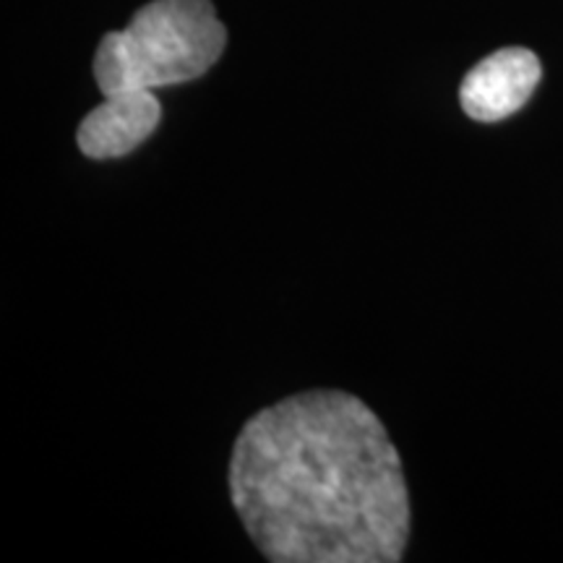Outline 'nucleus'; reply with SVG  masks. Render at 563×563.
Returning a JSON list of instances; mask_svg holds the SVG:
<instances>
[{
    "mask_svg": "<svg viewBox=\"0 0 563 563\" xmlns=\"http://www.w3.org/2000/svg\"><path fill=\"white\" fill-rule=\"evenodd\" d=\"M540 76L543 68L538 55L527 47L496 51L464 76L460 89L462 110L481 123L504 121L525 108L538 89Z\"/></svg>",
    "mask_w": 563,
    "mask_h": 563,
    "instance_id": "3",
    "label": "nucleus"
},
{
    "mask_svg": "<svg viewBox=\"0 0 563 563\" xmlns=\"http://www.w3.org/2000/svg\"><path fill=\"white\" fill-rule=\"evenodd\" d=\"M230 501L272 563H397L410 496L386 426L355 394L311 389L238 433Z\"/></svg>",
    "mask_w": 563,
    "mask_h": 563,
    "instance_id": "1",
    "label": "nucleus"
},
{
    "mask_svg": "<svg viewBox=\"0 0 563 563\" xmlns=\"http://www.w3.org/2000/svg\"><path fill=\"white\" fill-rule=\"evenodd\" d=\"M228 30L211 0H152L121 32H108L95 55L104 97L199 79L222 58Z\"/></svg>",
    "mask_w": 563,
    "mask_h": 563,
    "instance_id": "2",
    "label": "nucleus"
},
{
    "mask_svg": "<svg viewBox=\"0 0 563 563\" xmlns=\"http://www.w3.org/2000/svg\"><path fill=\"white\" fill-rule=\"evenodd\" d=\"M159 121L162 104L152 89L118 91L87 112L76 131V141L84 157L118 159L144 144L157 131Z\"/></svg>",
    "mask_w": 563,
    "mask_h": 563,
    "instance_id": "4",
    "label": "nucleus"
}]
</instances>
